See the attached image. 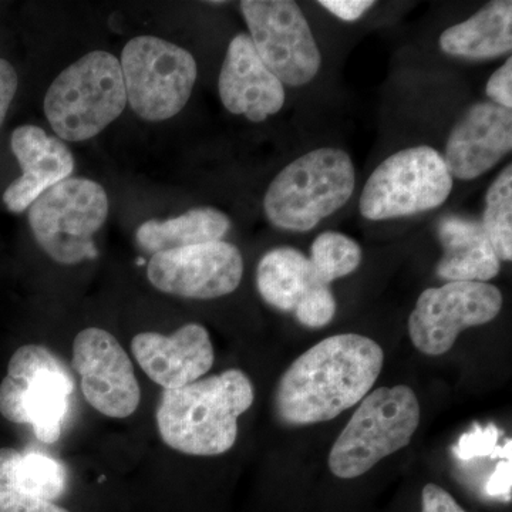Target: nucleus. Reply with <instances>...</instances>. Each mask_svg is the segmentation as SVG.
Instances as JSON below:
<instances>
[{"instance_id": "10", "label": "nucleus", "mask_w": 512, "mask_h": 512, "mask_svg": "<svg viewBox=\"0 0 512 512\" xmlns=\"http://www.w3.org/2000/svg\"><path fill=\"white\" fill-rule=\"evenodd\" d=\"M241 12L256 53L279 82L301 87L318 76L322 53L298 3L244 0Z\"/></svg>"}, {"instance_id": "2", "label": "nucleus", "mask_w": 512, "mask_h": 512, "mask_svg": "<svg viewBox=\"0 0 512 512\" xmlns=\"http://www.w3.org/2000/svg\"><path fill=\"white\" fill-rule=\"evenodd\" d=\"M251 380L229 369L180 389L164 390L157 426L168 447L188 456L227 453L238 437V419L254 404Z\"/></svg>"}, {"instance_id": "30", "label": "nucleus", "mask_w": 512, "mask_h": 512, "mask_svg": "<svg viewBox=\"0 0 512 512\" xmlns=\"http://www.w3.org/2000/svg\"><path fill=\"white\" fill-rule=\"evenodd\" d=\"M319 5L345 22H356L376 5L372 0H322Z\"/></svg>"}, {"instance_id": "25", "label": "nucleus", "mask_w": 512, "mask_h": 512, "mask_svg": "<svg viewBox=\"0 0 512 512\" xmlns=\"http://www.w3.org/2000/svg\"><path fill=\"white\" fill-rule=\"evenodd\" d=\"M336 298L329 285L313 288L296 306L295 316L306 328L319 329L329 325L336 315Z\"/></svg>"}, {"instance_id": "23", "label": "nucleus", "mask_w": 512, "mask_h": 512, "mask_svg": "<svg viewBox=\"0 0 512 512\" xmlns=\"http://www.w3.org/2000/svg\"><path fill=\"white\" fill-rule=\"evenodd\" d=\"M309 261L323 284L345 278L362 264V248L342 232L325 231L312 242Z\"/></svg>"}, {"instance_id": "21", "label": "nucleus", "mask_w": 512, "mask_h": 512, "mask_svg": "<svg viewBox=\"0 0 512 512\" xmlns=\"http://www.w3.org/2000/svg\"><path fill=\"white\" fill-rule=\"evenodd\" d=\"M231 229L225 212L212 207L194 208L168 220L144 222L137 229L138 247L147 254L192 247L224 239Z\"/></svg>"}, {"instance_id": "28", "label": "nucleus", "mask_w": 512, "mask_h": 512, "mask_svg": "<svg viewBox=\"0 0 512 512\" xmlns=\"http://www.w3.org/2000/svg\"><path fill=\"white\" fill-rule=\"evenodd\" d=\"M18 86L19 77L15 66L6 59H0V127L5 123Z\"/></svg>"}, {"instance_id": "13", "label": "nucleus", "mask_w": 512, "mask_h": 512, "mask_svg": "<svg viewBox=\"0 0 512 512\" xmlns=\"http://www.w3.org/2000/svg\"><path fill=\"white\" fill-rule=\"evenodd\" d=\"M73 367L82 380L84 399L97 412L113 419L136 413L141 402L133 363L110 332L83 329L73 343Z\"/></svg>"}, {"instance_id": "9", "label": "nucleus", "mask_w": 512, "mask_h": 512, "mask_svg": "<svg viewBox=\"0 0 512 512\" xmlns=\"http://www.w3.org/2000/svg\"><path fill=\"white\" fill-rule=\"evenodd\" d=\"M120 66L131 109L153 123L177 116L187 106L197 83L194 56L184 47L156 36L128 40Z\"/></svg>"}, {"instance_id": "27", "label": "nucleus", "mask_w": 512, "mask_h": 512, "mask_svg": "<svg viewBox=\"0 0 512 512\" xmlns=\"http://www.w3.org/2000/svg\"><path fill=\"white\" fill-rule=\"evenodd\" d=\"M485 94L491 103L512 110V59L508 57L503 66L498 67L488 79Z\"/></svg>"}, {"instance_id": "29", "label": "nucleus", "mask_w": 512, "mask_h": 512, "mask_svg": "<svg viewBox=\"0 0 512 512\" xmlns=\"http://www.w3.org/2000/svg\"><path fill=\"white\" fill-rule=\"evenodd\" d=\"M421 512H467L453 495L436 484H427L421 495Z\"/></svg>"}, {"instance_id": "7", "label": "nucleus", "mask_w": 512, "mask_h": 512, "mask_svg": "<svg viewBox=\"0 0 512 512\" xmlns=\"http://www.w3.org/2000/svg\"><path fill=\"white\" fill-rule=\"evenodd\" d=\"M29 225L53 261L76 265L97 256L93 238L109 217V195L89 178H67L29 208Z\"/></svg>"}, {"instance_id": "31", "label": "nucleus", "mask_w": 512, "mask_h": 512, "mask_svg": "<svg viewBox=\"0 0 512 512\" xmlns=\"http://www.w3.org/2000/svg\"><path fill=\"white\" fill-rule=\"evenodd\" d=\"M511 460H503L497 464L495 471L485 484V494L491 498H501L503 501H511Z\"/></svg>"}, {"instance_id": "26", "label": "nucleus", "mask_w": 512, "mask_h": 512, "mask_svg": "<svg viewBox=\"0 0 512 512\" xmlns=\"http://www.w3.org/2000/svg\"><path fill=\"white\" fill-rule=\"evenodd\" d=\"M0 512H69L52 501L22 493L0 471Z\"/></svg>"}, {"instance_id": "20", "label": "nucleus", "mask_w": 512, "mask_h": 512, "mask_svg": "<svg viewBox=\"0 0 512 512\" xmlns=\"http://www.w3.org/2000/svg\"><path fill=\"white\" fill-rule=\"evenodd\" d=\"M323 284L313 271L309 256L299 249L279 247L262 256L256 268V286L268 305L282 312L296 306L316 286Z\"/></svg>"}, {"instance_id": "18", "label": "nucleus", "mask_w": 512, "mask_h": 512, "mask_svg": "<svg viewBox=\"0 0 512 512\" xmlns=\"http://www.w3.org/2000/svg\"><path fill=\"white\" fill-rule=\"evenodd\" d=\"M437 237L443 247L436 269L441 279L488 284L500 274V259L480 221L447 215L439 222Z\"/></svg>"}, {"instance_id": "4", "label": "nucleus", "mask_w": 512, "mask_h": 512, "mask_svg": "<svg viewBox=\"0 0 512 512\" xmlns=\"http://www.w3.org/2000/svg\"><path fill=\"white\" fill-rule=\"evenodd\" d=\"M127 106L120 60L104 50L87 53L50 84L45 114L60 140L80 143L119 119Z\"/></svg>"}, {"instance_id": "22", "label": "nucleus", "mask_w": 512, "mask_h": 512, "mask_svg": "<svg viewBox=\"0 0 512 512\" xmlns=\"http://www.w3.org/2000/svg\"><path fill=\"white\" fill-rule=\"evenodd\" d=\"M485 234L493 245L498 259L511 262L512 259V165L498 174L485 194L483 214Z\"/></svg>"}, {"instance_id": "12", "label": "nucleus", "mask_w": 512, "mask_h": 512, "mask_svg": "<svg viewBox=\"0 0 512 512\" xmlns=\"http://www.w3.org/2000/svg\"><path fill=\"white\" fill-rule=\"evenodd\" d=\"M147 276L158 291L207 301L237 291L244 276V258L235 245L225 241L170 249L151 255Z\"/></svg>"}, {"instance_id": "3", "label": "nucleus", "mask_w": 512, "mask_h": 512, "mask_svg": "<svg viewBox=\"0 0 512 512\" xmlns=\"http://www.w3.org/2000/svg\"><path fill=\"white\" fill-rule=\"evenodd\" d=\"M356 190V168L346 151L320 147L282 168L264 197L266 220L289 232H308L342 210Z\"/></svg>"}, {"instance_id": "11", "label": "nucleus", "mask_w": 512, "mask_h": 512, "mask_svg": "<svg viewBox=\"0 0 512 512\" xmlns=\"http://www.w3.org/2000/svg\"><path fill=\"white\" fill-rule=\"evenodd\" d=\"M503 303L500 289L485 282H447L426 289L409 318L414 348L424 355H444L461 332L497 318Z\"/></svg>"}, {"instance_id": "16", "label": "nucleus", "mask_w": 512, "mask_h": 512, "mask_svg": "<svg viewBox=\"0 0 512 512\" xmlns=\"http://www.w3.org/2000/svg\"><path fill=\"white\" fill-rule=\"evenodd\" d=\"M218 93L229 113L252 123L275 116L286 100L284 84L262 62L248 33H239L229 42Z\"/></svg>"}, {"instance_id": "8", "label": "nucleus", "mask_w": 512, "mask_h": 512, "mask_svg": "<svg viewBox=\"0 0 512 512\" xmlns=\"http://www.w3.org/2000/svg\"><path fill=\"white\" fill-rule=\"evenodd\" d=\"M453 185V175L436 148H404L377 165L367 178L359 211L369 221L423 214L441 207Z\"/></svg>"}, {"instance_id": "19", "label": "nucleus", "mask_w": 512, "mask_h": 512, "mask_svg": "<svg viewBox=\"0 0 512 512\" xmlns=\"http://www.w3.org/2000/svg\"><path fill=\"white\" fill-rule=\"evenodd\" d=\"M446 55L467 60H491L512 50V2L494 0L471 18L444 30L439 39Z\"/></svg>"}, {"instance_id": "6", "label": "nucleus", "mask_w": 512, "mask_h": 512, "mask_svg": "<svg viewBox=\"0 0 512 512\" xmlns=\"http://www.w3.org/2000/svg\"><path fill=\"white\" fill-rule=\"evenodd\" d=\"M74 380L45 346H22L10 357L0 383V414L15 424H30L37 439L52 444L62 436Z\"/></svg>"}, {"instance_id": "15", "label": "nucleus", "mask_w": 512, "mask_h": 512, "mask_svg": "<svg viewBox=\"0 0 512 512\" xmlns=\"http://www.w3.org/2000/svg\"><path fill=\"white\" fill-rule=\"evenodd\" d=\"M131 352L144 373L164 390L197 382L210 372L215 359L210 333L200 323H187L170 336L138 333Z\"/></svg>"}, {"instance_id": "17", "label": "nucleus", "mask_w": 512, "mask_h": 512, "mask_svg": "<svg viewBox=\"0 0 512 512\" xmlns=\"http://www.w3.org/2000/svg\"><path fill=\"white\" fill-rule=\"evenodd\" d=\"M10 148L22 170V175L3 192V204L13 214L28 211L40 195L73 174L72 151L43 128L33 124L15 128Z\"/></svg>"}, {"instance_id": "24", "label": "nucleus", "mask_w": 512, "mask_h": 512, "mask_svg": "<svg viewBox=\"0 0 512 512\" xmlns=\"http://www.w3.org/2000/svg\"><path fill=\"white\" fill-rule=\"evenodd\" d=\"M498 439H500V430L494 424L487 427L476 426L460 437L457 446L454 447V453L463 461L480 457H503L504 460H511V440L500 448Z\"/></svg>"}, {"instance_id": "5", "label": "nucleus", "mask_w": 512, "mask_h": 512, "mask_svg": "<svg viewBox=\"0 0 512 512\" xmlns=\"http://www.w3.org/2000/svg\"><path fill=\"white\" fill-rule=\"evenodd\" d=\"M420 423V404L409 386L367 394L329 454L333 476L352 480L409 446Z\"/></svg>"}, {"instance_id": "1", "label": "nucleus", "mask_w": 512, "mask_h": 512, "mask_svg": "<svg viewBox=\"0 0 512 512\" xmlns=\"http://www.w3.org/2000/svg\"><path fill=\"white\" fill-rule=\"evenodd\" d=\"M383 349L355 333L330 336L299 356L279 380L275 410L289 426L338 417L370 393L382 373Z\"/></svg>"}, {"instance_id": "14", "label": "nucleus", "mask_w": 512, "mask_h": 512, "mask_svg": "<svg viewBox=\"0 0 512 512\" xmlns=\"http://www.w3.org/2000/svg\"><path fill=\"white\" fill-rule=\"evenodd\" d=\"M512 110L483 101L468 107L448 134L444 163L453 178L476 180L511 153Z\"/></svg>"}]
</instances>
